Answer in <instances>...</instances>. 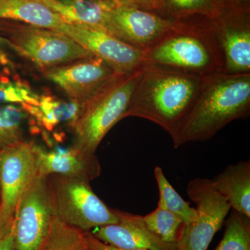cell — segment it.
<instances>
[{
  "label": "cell",
  "mask_w": 250,
  "mask_h": 250,
  "mask_svg": "<svg viewBox=\"0 0 250 250\" xmlns=\"http://www.w3.org/2000/svg\"><path fill=\"white\" fill-rule=\"evenodd\" d=\"M206 79L152 64H144L124 118H143L172 135L190 111Z\"/></svg>",
  "instance_id": "6da1fadb"
},
{
  "label": "cell",
  "mask_w": 250,
  "mask_h": 250,
  "mask_svg": "<svg viewBox=\"0 0 250 250\" xmlns=\"http://www.w3.org/2000/svg\"><path fill=\"white\" fill-rule=\"evenodd\" d=\"M250 114V73H221L206 79L196 101L171 135L174 148L203 142Z\"/></svg>",
  "instance_id": "7a4b0ae2"
},
{
  "label": "cell",
  "mask_w": 250,
  "mask_h": 250,
  "mask_svg": "<svg viewBox=\"0 0 250 250\" xmlns=\"http://www.w3.org/2000/svg\"><path fill=\"white\" fill-rule=\"evenodd\" d=\"M144 52V64L167 67L204 79L216 76L225 70L223 51L212 20L177 22Z\"/></svg>",
  "instance_id": "3957f363"
},
{
  "label": "cell",
  "mask_w": 250,
  "mask_h": 250,
  "mask_svg": "<svg viewBox=\"0 0 250 250\" xmlns=\"http://www.w3.org/2000/svg\"><path fill=\"white\" fill-rule=\"evenodd\" d=\"M141 68L119 75L93 98L79 106L71 123L72 147L85 155H96L97 149L125 112L141 75Z\"/></svg>",
  "instance_id": "277c9868"
},
{
  "label": "cell",
  "mask_w": 250,
  "mask_h": 250,
  "mask_svg": "<svg viewBox=\"0 0 250 250\" xmlns=\"http://www.w3.org/2000/svg\"><path fill=\"white\" fill-rule=\"evenodd\" d=\"M0 36L9 48L42 72L95 57L63 33L17 21L0 20Z\"/></svg>",
  "instance_id": "5b68a950"
},
{
  "label": "cell",
  "mask_w": 250,
  "mask_h": 250,
  "mask_svg": "<svg viewBox=\"0 0 250 250\" xmlns=\"http://www.w3.org/2000/svg\"><path fill=\"white\" fill-rule=\"evenodd\" d=\"M47 179L54 217L62 223L88 232L118 223L114 210L99 198L89 181L61 174H50Z\"/></svg>",
  "instance_id": "8992f818"
},
{
  "label": "cell",
  "mask_w": 250,
  "mask_h": 250,
  "mask_svg": "<svg viewBox=\"0 0 250 250\" xmlns=\"http://www.w3.org/2000/svg\"><path fill=\"white\" fill-rule=\"evenodd\" d=\"M188 195L196 206V218L184 225L177 250H207L231 209L226 199L216 190L212 179L196 177L188 182Z\"/></svg>",
  "instance_id": "52a82bcc"
},
{
  "label": "cell",
  "mask_w": 250,
  "mask_h": 250,
  "mask_svg": "<svg viewBox=\"0 0 250 250\" xmlns=\"http://www.w3.org/2000/svg\"><path fill=\"white\" fill-rule=\"evenodd\" d=\"M54 218L47 177L36 175L19 199L14 213L16 250H37Z\"/></svg>",
  "instance_id": "ba28073f"
},
{
  "label": "cell",
  "mask_w": 250,
  "mask_h": 250,
  "mask_svg": "<svg viewBox=\"0 0 250 250\" xmlns=\"http://www.w3.org/2000/svg\"><path fill=\"white\" fill-rule=\"evenodd\" d=\"M59 31L106 62L117 74L131 73L144 64V50L120 40L101 28L64 22Z\"/></svg>",
  "instance_id": "9c48e42d"
},
{
  "label": "cell",
  "mask_w": 250,
  "mask_h": 250,
  "mask_svg": "<svg viewBox=\"0 0 250 250\" xmlns=\"http://www.w3.org/2000/svg\"><path fill=\"white\" fill-rule=\"evenodd\" d=\"M37 173L35 143L24 140L0 151V215L14 216L19 199Z\"/></svg>",
  "instance_id": "30bf717a"
},
{
  "label": "cell",
  "mask_w": 250,
  "mask_h": 250,
  "mask_svg": "<svg viewBox=\"0 0 250 250\" xmlns=\"http://www.w3.org/2000/svg\"><path fill=\"white\" fill-rule=\"evenodd\" d=\"M42 72L47 80L60 87L79 106L120 75L96 57L52 67Z\"/></svg>",
  "instance_id": "8fae6325"
},
{
  "label": "cell",
  "mask_w": 250,
  "mask_h": 250,
  "mask_svg": "<svg viewBox=\"0 0 250 250\" xmlns=\"http://www.w3.org/2000/svg\"><path fill=\"white\" fill-rule=\"evenodd\" d=\"M108 33L136 48L146 50L175 25V21L152 11L116 4L108 10Z\"/></svg>",
  "instance_id": "7c38bea8"
},
{
  "label": "cell",
  "mask_w": 250,
  "mask_h": 250,
  "mask_svg": "<svg viewBox=\"0 0 250 250\" xmlns=\"http://www.w3.org/2000/svg\"><path fill=\"white\" fill-rule=\"evenodd\" d=\"M116 224L99 227L90 232L98 240L123 250H177L176 244L161 241L147 228L143 216L113 209Z\"/></svg>",
  "instance_id": "4fadbf2b"
},
{
  "label": "cell",
  "mask_w": 250,
  "mask_h": 250,
  "mask_svg": "<svg viewBox=\"0 0 250 250\" xmlns=\"http://www.w3.org/2000/svg\"><path fill=\"white\" fill-rule=\"evenodd\" d=\"M225 15L223 9L212 20L223 51L226 74L250 73V26L247 17Z\"/></svg>",
  "instance_id": "5bb4252c"
},
{
  "label": "cell",
  "mask_w": 250,
  "mask_h": 250,
  "mask_svg": "<svg viewBox=\"0 0 250 250\" xmlns=\"http://www.w3.org/2000/svg\"><path fill=\"white\" fill-rule=\"evenodd\" d=\"M38 175L47 177L61 174L81 177L91 182L101 173V166L96 155L82 154L72 147L66 151L47 152L36 145Z\"/></svg>",
  "instance_id": "9a60e30c"
},
{
  "label": "cell",
  "mask_w": 250,
  "mask_h": 250,
  "mask_svg": "<svg viewBox=\"0 0 250 250\" xmlns=\"http://www.w3.org/2000/svg\"><path fill=\"white\" fill-rule=\"evenodd\" d=\"M212 182L233 210L250 218V160L227 166Z\"/></svg>",
  "instance_id": "2e32d148"
},
{
  "label": "cell",
  "mask_w": 250,
  "mask_h": 250,
  "mask_svg": "<svg viewBox=\"0 0 250 250\" xmlns=\"http://www.w3.org/2000/svg\"><path fill=\"white\" fill-rule=\"evenodd\" d=\"M66 23L101 28L108 32V10L113 6L103 0H39Z\"/></svg>",
  "instance_id": "e0dca14e"
},
{
  "label": "cell",
  "mask_w": 250,
  "mask_h": 250,
  "mask_svg": "<svg viewBox=\"0 0 250 250\" xmlns=\"http://www.w3.org/2000/svg\"><path fill=\"white\" fill-rule=\"evenodd\" d=\"M0 20L59 31L64 21L39 0H0Z\"/></svg>",
  "instance_id": "ac0fdd59"
},
{
  "label": "cell",
  "mask_w": 250,
  "mask_h": 250,
  "mask_svg": "<svg viewBox=\"0 0 250 250\" xmlns=\"http://www.w3.org/2000/svg\"><path fill=\"white\" fill-rule=\"evenodd\" d=\"M223 6L218 0H163L156 14H167V19L182 22L192 15H204L213 20L220 14ZM163 16V15L162 16Z\"/></svg>",
  "instance_id": "d6986e66"
},
{
  "label": "cell",
  "mask_w": 250,
  "mask_h": 250,
  "mask_svg": "<svg viewBox=\"0 0 250 250\" xmlns=\"http://www.w3.org/2000/svg\"><path fill=\"white\" fill-rule=\"evenodd\" d=\"M154 172L159 189L158 207L170 210L178 215L183 220L184 225H188L192 223L196 218L195 208L192 207L189 202L185 201L178 192L176 191L175 189L166 178L161 167L156 166Z\"/></svg>",
  "instance_id": "ffe728a7"
},
{
  "label": "cell",
  "mask_w": 250,
  "mask_h": 250,
  "mask_svg": "<svg viewBox=\"0 0 250 250\" xmlns=\"http://www.w3.org/2000/svg\"><path fill=\"white\" fill-rule=\"evenodd\" d=\"M37 250H88L83 232L54 217L48 234Z\"/></svg>",
  "instance_id": "44dd1931"
},
{
  "label": "cell",
  "mask_w": 250,
  "mask_h": 250,
  "mask_svg": "<svg viewBox=\"0 0 250 250\" xmlns=\"http://www.w3.org/2000/svg\"><path fill=\"white\" fill-rule=\"evenodd\" d=\"M27 114L18 104H0V151L24 141Z\"/></svg>",
  "instance_id": "7402d4cb"
},
{
  "label": "cell",
  "mask_w": 250,
  "mask_h": 250,
  "mask_svg": "<svg viewBox=\"0 0 250 250\" xmlns=\"http://www.w3.org/2000/svg\"><path fill=\"white\" fill-rule=\"evenodd\" d=\"M143 221L161 241L171 244L177 243L184 226L183 220L178 215L159 207L143 216Z\"/></svg>",
  "instance_id": "603a6c76"
},
{
  "label": "cell",
  "mask_w": 250,
  "mask_h": 250,
  "mask_svg": "<svg viewBox=\"0 0 250 250\" xmlns=\"http://www.w3.org/2000/svg\"><path fill=\"white\" fill-rule=\"evenodd\" d=\"M214 250H250V218L232 210L223 238Z\"/></svg>",
  "instance_id": "cb8c5ba5"
},
{
  "label": "cell",
  "mask_w": 250,
  "mask_h": 250,
  "mask_svg": "<svg viewBox=\"0 0 250 250\" xmlns=\"http://www.w3.org/2000/svg\"><path fill=\"white\" fill-rule=\"evenodd\" d=\"M30 103L37 104V96L29 88L4 77H0V104Z\"/></svg>",
  "instance_id": "d4e9b609"
},
{
  "label": "cell",
  "mask_w": 250,
  "mask_h": 250,
  "mask_svg": "<svg viewBox=\"0 0 250 250\" xmlns=\"http://www.w3.org/2000/svg\"><path fill=\"white\" fill-rule=\"evenodd\" d=\"M162 2L163 0H120L117 4L133 6L138 9L156 12Z\"/></svg>",
  "instance_id": "484cf974"
},
{
  "label": "cell",
  "mask_w": 250,
  "mask_h": 250,
  "mask_svg": "<svg viewBox=\"0 0 250 250\" xmlns=\"http://www.w3.org/2000/svg\"><path fill=\"white\" fill-rule=\"evenodd\" d=\"M88 250H123L103 243L92 234L90 231L83 232Z\"/></svg>",
  "instance_id": "4316f807"
},
{
  "label": "cell",
  "mask_w": 250,
  "mask_h": 250,
  "mask_svg": "<svg viewBox=\"0 0 250 250\" xmlns=\"http://www.w3.org/2000/svg\"><path fill=\"white\" fill-rule=\"evenodd\" d=\"M14 228V216L4 217L0 215V239L11 232Z\"/></svg>",
  "instance_id": "83f0119b"
},
{
  "label": "cell",
  "mask_w": 250,
  "mask_h": 250,
  "mask_svg": "<svg viewBox=\"0 0 250 250\" xmlns=\"http://www.w3.org/2000/svg\"><path fill=\"white\" fill-rule=\"evenodd\" d=\"M0 250H16L15 243L14 228V229L0 239Z\"/></svg>",
  "instance_id": "f1b7e54d"
},
{
  "label": "cell",
  "mask_w": 250,
  "mask_h": 250,
  "mask_svg": "<svg viewBox=\"0 0 250 250\" xmlns=\"http://www.w3.org/2000/svg\"><path fill=\"white\" fill-rule=\"evenodd\" d=\"M6 47H8L7 42L4 39L0 36V52H1V49L6 48Z\"/></svg>",
  "instance_id": "f546056e"
},
{
  "label": "cell",
  "mask_w": 250,
  "mask_h": 250,
  "mask_svg": "<svg viewBox=\"0 0 250 250\" xmlns=\"http://www.w3.org/2000/svg\"><path fill=\"white\" fill-rule=\"evenodd\" d=\"M103 1H107V2L111 3L112 4L116 5L119 2L120 0H103Z\"/></svg>",
  "instance_id": "4dcf8cb0"
},
{
  "label": "cell",
  "mask_w": 250,
  "mask_h": 250,
  "mask_svg": "<svg viewBox=\"0 0 250 250\" xmlns=\"http://www.w3.org/2000/svg\"><path fill=\"white\" fill-rule=\"evenodd\" d=\"M61 1H67V0H61Z\"/></svg>",
  "instance_id": "1f68e13d"
}]
</instances>
